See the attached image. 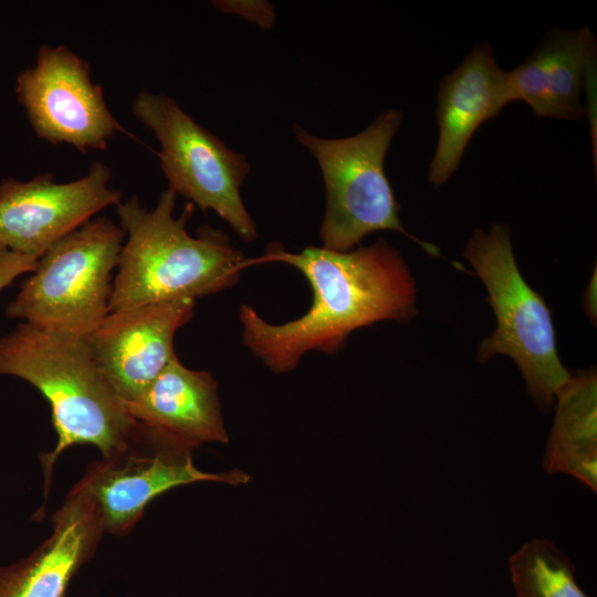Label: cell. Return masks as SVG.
Listing matches in <instances>:
<instances>
[{"mask_svg":"<svg viewBox=\"0 0 597 597\" xmlns=\"http://www.w3.org/2000/svg\"><path fill=\"white\" fill-rule=\"evenodd\" d=\"M263 262L294 266L313 292L308 311L283 324L268 323L249 305L240 307L243 344L274 373L294 369L311 350L336 353L359 327L384 320L407 322L417 313L415 281L385 240L355 251L306 247L298 253L270 243L248 266Z\"/></svg>","mask_w":597,"mask_h":597,"instance_id":"1","label":"cell"},{"mask_svg":"<svg viewBox=\"0 0 597 597\" xmlns=\"http://www.w3.org/2000/svg\"><path fill=\"white\" fill-rule=\"evenodd\" d=\"M176 193L161 192L151 210L137 196L116 206L123 244L109 313L146 304L195 300L233 286L248 259L232 248L229 238L211 227L190 235L186 223L193 205L174 217Z\"/></svg>","mask_w":597,"mask_h":597,"instance_id":"2","label":"cell"},{"mask_svg":"<svg viewBox=\"0 0 597 597\" xmlns=\"http://www.w3.org/2000/svg\"><path fill=\"white\" fill-rule=\"evenodd\" d=\"M0 375L23 379L48 400L57 436L51 452L40 454L44 495L54 463L74 444H93L109 457L129 441L136 421L103 375L87 337L19 324L0 337Z\"/></svg>","mask_w":597,"mask_h":597,"instance_id":"3","label":"cell"},{"mask_svg":"<svg viewBox=\"0 0 597 597\" xmlns=\"http://www.w3.org/2000/svg\"><path fill=\"white\" fill-rule=\"evenodd\" d=\"M401 122L399 111L388 109L360 133L344 138H321L301 126L294 127L297 142L317 160L324 180L326 203L320 231L323 248L348 251L370 232L392 230L428 254L440 255L434 244L404 228L385 174L384 160Z\"/></svg>","mask_w":597,"mask_h":597,"instance_id":"4","label":"cell"},{"mask_svg":"<svg viewBox=\"0 0 597 597\" xmlns=\"http://www.w3.org/2000/svg\"><path fill=\"white\" fill-rule=\"evenodd\" d=\"M125 231L108 218L91 219L51 245L6 308L10 318L88 337L109 313L113 272Z\"/></svg>","mask_w":597,"mask_h":597,"instance_id":"5","label":"cell"},{"mask_svg":"<svg viewBox=\"0 0 597 597\" xmlns=\"http://www.w3.org/2000/svg\"><path fill=\"white\" fill-rule=\"evenodd\" d=\"M463 256L483 281L496 320L495 331L479 346L478 359L498 354L513 358L535 405L549 410L570 374L557 354L549 308L517 268L509 226L496 223L489 232L475 229Z\"/></svg>","mask_w":597,"mask_h":597,"instance_id":"6","label":"cell"},{"mask_svg":"<svg viewBox=\"0 0 597 597\" xmlns=\"http://www.w3.org/2000/svg\"><path fill=\"white\" fill-rule=\"evenodd\" d=\"M132 112L160 145L158 158L168 189L203 212L214 211L243 240L258 237L240 187L250 171L247 157L199 125L172 98L140 91Z\"/></svg>","mask_w":597,"mask_h":597,"instance_id":"7","label":"cell"},{"mask_svg":"<svg viewBox=\"0 0 597 597\" xmlns=\"http://www.w3.org/2000/svg\"><path fill=\"white\" fill-rule=\"evenodd\" d=\"M198 481L237 485L247 483L249 475L239 470L201 471L193 464L190 450L137 422L127 444L87 467L75 486L95 502L105 532L125 535L155 498Z\"/></svg>","mask_w":597,"mask_h":597,"instance_id":"8","label":"cell"},{"mask_svg":"<svg viewBox=\"0 0 597 597\" xmlns=\"http://www.w3.org/2000/svg\"><path fill=\"white\" fill-rule=\"evenodd\" d=\"M14 91L35 135L53 145L87 153L127 134L93 83L90 65L64 45H41L34 64L18 74Z\"/></svg>","mask_w":597,"mask_h":597,"instance_id":"9","label":"cell"},{"mask_svg":"<svg viewBox=\"0 0 597 597\" xmlns=\"http://www.w3.org/2000/svg\"><path fill=\"white\" fill-rule=\"evenodd\" d=\"M109 180L111 171L101 161L70 182H55L50 172L29 180L2 179L0 247L39 260L57 240L122 201Z\"/></svg>","mask_w":597,"mask_h":597,"instance_id":"10","label":"cell"},{"mask_svg":"<svg viewBox=\"0 0 597 597\" xmlns=\"http://www.w3.org/2000/svg\"><path fill=\"white\" fill-rule=\"evenodd\" d=\"M195 300L111 312L87 337L103 375L124 402L132 401L176 357V332L193 316Z\"/></svg>","mask_w":597,"mask_h":597,"instance_id":"11","label":"cell"},{"mask_svg":"<svg viewBox=\"0 0 597 597\" xmlns=\"http://www.w3.org/2000/svg\"><path fill=\"white\" fill-rule=\"evenodd\" d=\"M509 103L506 71L498 65L489 42L481 41L440 83L436 112L439 136L428 181L446 184L476 129Z\"/></svg>","mask_w":597,"mask_h":597,"instance_id":"12","label":"cell"},{"mask_svg":"<svg viewBox=\"0 0 597 597\" xmlns=\"http://www.w3.org/2000/svg\"><path fill=\"white\" fill-rule=\"evenodd\" d=\"M52 525L51 535L28 557L0 567V597H65L105 532L95 502L75 485Z\"/></svg>","mask_w":597,"mask_h":597,"instance_id":"13","label":"cell"},{"mask_svg":"<svg viewBox=\"0 0 597 597\" xmlns=\"http://www.w3.org/2000/svg\"><path fill=\"white\" fill-rule=\"evenodd\" d=\"M595 56L588 28L552 29L522 64L506 72L512 102L526 103L538 117L583 121L587 111L580 93Z\"/></svg>","mask_w":597,"mask_h":597,"instance_id":"14","label":"cell"},{"mask_svg":"<svg viewBox=\"0 0 597 597\" xmlns=\"http://www.w3.org/2000/svg\"><path fill=\"white\" fill-rule=\"evenodd\" d=\"M125 406L135 421L190 451L206 442L229 441L214 378L187 368L177 356Z\"/></svg>","mask_w":597,"mask_h":597,"instance_id":"15","label":"cell"},{"mask_svg":"<svg viewBox=\"0 0 597 597\" xmlns=\"http://www.w3.org/2000/svg\"><path fill=\"white\" fill-rule=\"evenodd\" d=\"M555 417L543 455L549 474H568L597 492V377L582 370L555 395Z\"/></svg>","mask_w":597,"mask_h":597,"instance_id":"16","label":"cell"},{"mask_svg":"<svg viewBox=\"0 0 597 597\" xmlns=\"http://www.w3.org/2000/svg\"><path fill=\"white\" fill-rule=\"evenodd\" d=\"M509 568L517 597H590L576 580L574 563L548 538L524 543Z\"/></svg>","mask_w":597,"mask_h":597,"instance_id":"17","label":"cell"},{"mask_svg":"<svg viewBox=\"0 0 597 597\" xmlns=\"http://www.w3.org/2000/svg\"><path fill=\"white\" fill-rule=\"evenodd\" d=\"M38 260L0 247V292L24 273H31Z\"/></svg>","mask_w":597,"mask_h":597,"instance_id":"18","label":"cell"},{"mask_svg":"<svg viewBox=\"0 0 597 597\" xmlns=\"http://www.w3.org/2000/svg\"><path fill=\"white\" fill-rule=\"evenodd\" d=\"M584 306L588 315L596 317V272H594V279H591L589 286L585 293Z\"/></svg>","mask_w":597,"mask_h":597,"instance_id":"19","label":"cell"}]
</instances>
